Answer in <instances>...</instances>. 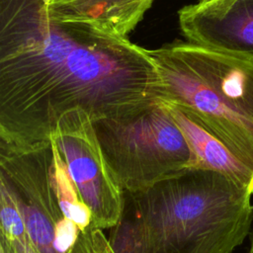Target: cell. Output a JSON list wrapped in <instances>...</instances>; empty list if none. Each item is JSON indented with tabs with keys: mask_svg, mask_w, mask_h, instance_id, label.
<instances>
[{
	"mask_svg": "<svg viewBox=\"0 0 253 253\" xmlns=\"http://www.w3.org/2000/svg\"><path fill=\"white\" fill-rule=\"evenodd\" d=\"M161 102L176 106L253 170V58L189 42L150 49Z\"/></svg>",
	"mask_w": 253,
	"mask_h": 253,
	"instance_id": "cell-3",
	"label": "cell"
},
{
	"mask_svg": "<svg viewBox=\"0 0 253 253\" xmlns=\"http://www.w3.org/2000/svg\"><path fill=\"white\" fill-rule=\"evenodd\" d=\"M0 253H40L32 243L17 201L0 179Z\"/></svg>",
	"mask_w": 253,
	"mask_h": 253,
	"instance_id": "cell-11",
	"label": "cell"
},
{
	"mask_svg": "<svg viewBox=\"0 0 253 253\" xmlns=\"http://www.w3.org/2000/svg\"><path fill=\"white\" fill-rule=\"evenodd\" d=\"M50 137L92 213V227L113 228L123 212L125 191L104 155L90 116L80 110L63 115Z\"/></svg>",
	"mask_w": 253,
	"mask_h": 253,
	"instance_id": "cell-6",
	"label": "cell"
},
{
	"mask_svg": "<svg viewBox=\"0 0 253 253\" xmlns=\"http://www.w3.org/2000/svg\"><path fill=\"white\" fill-rule=\"evenodd\" d=\"M253 192L216 171L189 169L126 192L115 253H232L253 220Z\"/></svg>",
	"mask_w": 253,
	"mask_h": 253,
	"instance_id": "cell-2",
	"label": "cell"
},
{
	"mask_svg": "<svg viewBox=\"0 0 253 253\" xmlns=\"http://www.w3.org/2000/svg\"><path fill=\"white\" fill-rule=\"evenodd\" d=\"M94 127L126 192L146 189L197 166L184 134L161 102L131 117L95 122Z\"/></svg>",
	"mask_w": 253,
	"mask_h": 253,
	"instance_id": "cell-4",
	"label": "cell"
},
{
	"mask_svg": "<svg viewBox=\"0 0 253 253\" xmlns=\"http://www.w3.org/2000/svg\"><path fill=\"white\" fill-rule=\"evenodd\" d=\"M160 98L150 49L58 21L48 0H0V149L48 141L72 111L86 112L93 123L123 119Z\"/></svg>",
	"mask_w": 253,
	"mask_h": 253,
	"instance_id": "cell-1",
	"label": "cell"
},
{
	"mask_svg": "<svg viewBox=\"0 0 253 253\" xmlns=\"http://www.w3.org/2000/svg\"><path fill=\"white\" fill-rule=\"evenodd\" d=\"M52 139L30 149H0V179L12 191L28 235L40 253H93L84 233L64 214L52 180Z\"/></svg>",
	"mask_w": 253,
	"mask_h": 253,
	"instance_id": "cell-5",
	"label": "cell"
},
{
	"mask_svg": "<svg viewBox=\"0 0 253 253\" xmlns=\"http://www.w3.org/2000/svg\"><path fill=\"white\" fill-rule=\"evenodd\" d=\"M155 0H48L56 20L83 24L105 34L128 39Z\"/></svg>",
	"mask_w": 253,
	"mask_h": 253,
	"instance_id": "cell-8",
	"label": "cell"
},
{
	"mask_svg": "<svg viewBox=\"0 0 253 253\" xmlns=\"http://www.w3.org/2000/svg\"><path fill=\"white\" fill-rule=\"evenodd\" d=\"M91 244L93 253H115L109 238L103 233L102 229H91Z\"/></svg>",
	"mask_w": 253,
	"mask_h": 253,
	"instance_id": "cell-12",
	"label": "cell"
},
{
	"mask_svg": "<svg viewBox=\"0 0 253 253\" xmlns=\"http://www.w3.org/2000/svg\"><path fill=\"white\" fill-rule=\"evenodd\" d=\"M161 102V101H160ZM170 112L193 151L197 169L224 174L253 192V170L235 156L218 138L191 120L176 106L161 102Z\"/></svg>",
	"mask_w": 253,
	"mask_h": 253,
	"instance_id": "cell-9",
	"label": "cell"
},
{
	"mask_svg": "<svg viewBox=\"0 0 253 253\" xmlns=\"http://www.w3.org/2000/svg\"><path fill=\"white\" fill-rule=\"evenodd\" d=\"M186 42L253 58V0H199L178 11Z\"/></svg>",
	"mask_w": 253,
	"mask_h": 253,
	"instance_id": "cell-7",
	"label": "cell"
},
{
	"mask_svg": "<svg viewBox=\"0 0 253 253\" xmlns=\"http://www.w3.org/2000/svg\"><path fill=\"white\" fill-rule=\"evenodd\" d=\"M249 253H253V233H252V238H251V247Z\"/></svg>",
	"mask_w": 253,
	"mask_h": 253,
	"instance_id": "cell-13",
	"label": "cell"
},
{
	"mask_svg": "<svg viewBox=\"0 0 253 253\" xmlns=\"http://www.w3.org/2000/svg\"><path fill=\"white\" fill-rule=\"evenodd\" d=\"M52 145L53 155L50 167L51 180L60 207L66 217L74 221L84 233L89 234L92 229V213L81 199V196L67 170L64 159L53 139Z\"/></svg>",
	"mask_w": 253,
	"mask_h": 253,
	"instance_id": "cell-10",
	"label": "cell"
}]
</instances>
